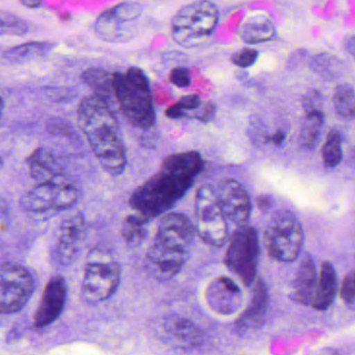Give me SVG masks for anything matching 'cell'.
<instances>
[{"label": "cell", "instance_id": "36", "mask_svg": "<svg viewBox=\"0 0 355 355\" xmlns=\"http://www.w3.org/2000/svg\"><path fill=\"white\" fill-rule=\"evenodd\" d=\"M169 80L174 86L178 88H187L190 86L191 80L190 72L188 68L186 67H176L170 72Z\"/></svg>", "mask_w": 355, "mask_h": 355}, {"label": "cell", "instance_id": "25", "mask_svg": "<svg viewBox=\"0 0 355 355\" xmlns=\"http://www.w3.org/2000/svg\"><path fill=\"white\" fill-rule=\"evenodd\" d=\"M149 221L150 220L138 213L126 216L120 230V234L124 242L132 247L140 246L148 236L147 225Z\"/></svg>", "mask_w": 355, "mask_h": 355}, {"label": "cell", "instance_id": "10", "mask_svg": "<svg viewBox=\"0 0 355 355\" xmlns=\"http://www.w3.org/2000/svg\"><path fill=\"white\" fill-rule=\"evenodd\" d=\"M142 12L140 3L124 1L98 16L94 32L105 42H126L134 37Z\"/></svg>", "mask_w": 355, "mask_h": 355}, {"label": "cell", "instance_id": "24", "mask_svg": "<svg viewBox=\"0 0 355 355\" xmlns=\"http://www.w3.org/2000/svg\"><path fill=\"white\" fill-rule=\"evenodd\" d=\"M55 46V44L49 42H28L8 49L3 53V59L8 63L15 64V65L30 63L46 57Z\"/></svg>", "mask_w": 355, "mask_h": 355}, {"label": "cell", "instance_id": "4", "mask_svg": "<svg viewBox=\"0 0 355 355\" xmlns=\"http://www.w3.org/2000/svg\"><path fill=\"white\" fill-rule=\"evenodd\" d=\"M82 196L80 184L68 173L38 182L20 199L24 213L37 220H47L71 209Z\"/></svg>", "mask_w": 355, "mask_h": 355}, {"label": "cell", "instance_id": "16", "mask_svg": "<svg viewBox=\"0 0 355 355\" xmlns=\"http://www.w3.org/2000/svg\"><path fill=\"white\" fill-rule=\"evenodd\" d=\"M218 198L228 222L236 226L244 225L251 215L250 197L242 184L234 180H224L218 184Z\"/></svg>", "mask_w": 355, "mask_h": 355}, {"label": "cell", "instance_id": "26", "mask_svg": "<svg viewBox=\"0 0 355 355\" xmlns=\"http://www.w3.org/2000/svg\"><path fill=\"white\" fill-rule=\"evenodd\" d=\"M83 82L92 89L93 92L97 96L105 99L109 103L113 97H115V92L113 88V76H110L107 71L101 69H87L83 72Z\"/></svg>", "mask_w": 355, "mask_h": 355}, {"label": "cell", "instance_id": "11", "mask_svg": "<svg viewBox=\"0 0 355 355\" xmlns=\"http://www.w3.org/2000/svg\"><path fill=\"white\" fill-rule=\"evenodd\" d=\"M0 309L3 315H13L21 311L35 291L32 273L19 263L6 261L1 265Z\"/></svg>", "mask_w": 355, "mask_h": 355}, {"label": "cell", "instance_id": "42", "mask_svg": "<svg viewBox=\"0 0 355 355\" xmlns=\"http://www.w3.org/2000/svg\"><path fill=\"white\" fill-rule=\"evenodd\" d=\"M351 274H352L353 278H354V280H355V270Z\"/></svg>", "mask_w": 355, "mask_h": 355}, {"label": "cell", "instance_id": "38", "mask_svg": "<svg viewBox=\"0 0 355 355\" xmlns=\"http://www.w3.org/2000/svg\"><path fill=\"white\" fill-rule=\"evenodd\" d=\"M284 140H286V134L282 132H277L271 136L266 137L267 142L273 143L275 145H282Z\"/></svg>", "mask_w": 355, "mask_h": 355}, {"label": "cell", "instance_id": "28", "mask_svg": "<svg viewBox=\"0 0 355 355\" xmlns=\"http://www.w3.org/2000/svg\"><path fill=\"white\" fill-rule=\"evenodd\" d=\"M311 68L325 80H336L343 72L342 62L328 53H320L313 57L311 61Z\"/></svg>", "mask_w": 355, "mask_h": 355}, {"label": "cell", "instance_id": "6", "mask_svg": "<svg viewBox=\"0 0 355 355\" xmlns=\"http://www.w3.org/2000/svg\"><path fill=\"white\" fill-rule=\"evenodd\" d=\"M121 282V266L117 259L103 249H95L89 255L84 269L82 296L90 304H98L111 298Z\"/></svg>", "mask_w": 355, "mask_h": 355}, {"label": "cell", "instance_id": "15", "mask_svg": "<svg viewBox=\"0 0 355 355\" xmlns=\"http://www.w3.org/2000/svg\"><path fill=\"white\" fill-rule=\"evenodd\" d=\"M207 306L220 315H234L243 304V293L238 284L226 276L213 278L205 293Z\"/></svg>", "mask_w": 355, "mask_h": 355}, {"label": "cell", "instance_id": "31", "mask_svg": "<svg viewBox=\"0 0 355 355\" xmlns=\"http://www.w3.org/2000/svg\"><path fill=\"white\" fill-rule=\"evenodd\" d=\"M201 107V99L198 95L191 94L182 97L178 103H174L171 107L166 110V116L170 119H182V118H190L191 112L197 113ZM194 117V119H195Z\"/></svg>", "mask_w": 355, "mask_h": 355}, {"label": "cell", "instance_id": "18", "mask_svg": "<svg viewBox=\"0 0 355 355\" xmlns=\"http://www.w3.org/2000/svg\"><path fill=\"white\" fill-rule=\"evenodd\" d=\"M164 331L170 343L180 348H197L203 342L200 328L187 318L171 315L164 322Z\"/></svg>", "mask_w": 355, "mask_h": 355}, {"label": "cell", "instance_id": "37", "mask_svg": "<svg viewBox=\"0 0 355 355\" xmlns=\"http://www.w3.org/2000/svg\"><path fill=\"white\" fill-rule=\"evenodd\" d=\"M215 105H213V103H207L205 107H200L195 119L199 120V121L201 122H209L215 117Z\"/></svg>", "mask_w": 355, "mask_h": 355}, {"label": "cell", "instance_id": "1", "mask_svg": "<svg viewBox=\"0 0 355 355\" xmlns=\"http://www.w3.org/2000/svg\"><path fill=\"white\" fill-rule=\"evenodd\" d=\"M205 165L197 151L168 155L159 171L130 195V209L148 220L165 215L192 188Z\"/></svg>", "mask_w": 355, "mask_h": 355}, {"label": "cell", "instance_id": "35", "mask_svg": "<svg viewBox=\"0 0 355 355\" xmlns=\"http://www.w3.org/2000/svg\"><path fill=\"white\" fill-rule=\"evenodd\" d=\"M340 297L349 306H355V280L352 274L345 277L340 288Z\"/></svg>", "mask_w": 355, "mask_h": 355}, {"label": "cell", "instance_id": "39", "mask_svg": "<svg viewBox=\"0 0 355 355\" xmlns=\"http://www.w3.org/2000/svg\"><path fill=\"white\" fill-rule=\"evenodd\" d=\"M257 205L261 211H267L272 207V199L270 198V196H265V195L259 196L257 199Z\"/></svg>", "mask_w": 355, "mask_h": 355}, {"label": "cell", "instance_id": "40", "mask_svg": "<svg viewBox=\"0 0 355 355\" xmlns=\"http://www.w3.org/2000/svg\"><path fill=\"white\" fill-rule=\"evenodd\" d=\"M24 7L30 8V9H36L41 6V0H20Z\"/></svg>", "mask_w": 355, "mask_h": 355}, {"label": "cell", "instance_id": "41", "mask_svg": "<svg viewBox=\"0 0 355 355\" xmlns=\"http://www.w3.org/2000/svg\"><path fill=\"white\" fill-rule=\"evenodd\" d=\"M347 49H348L350 55L355 58V36L349 39L348 42H347Z\"/></svg>", "mask_w": 355, "mask_h": 355}, {"label": "cell", "instance_id": "32", "mask_svg": "<svg viewBox=\"0 0 355 355\" xmlns=\"http://www.w3.org/2000/svg\"><path fill=\"white\" fill-rule=\"evenodd\" d=\"M1 36H24L30 31L28 22L13 14L1 13Z\"/></svg>", "mask_w": 355, "mask_h": 355}, {"label": "cell", "instance_id": "19", "mask_svg": "<svg viewBox=\"0 0 355 355\" xmlns=\"http://www.w3.org/2000/svg\"><path fill=\"white\" fill-rule=\"evenodd\" d=\"M317 270L315 261L309 255L301 259L293 282L291 298L301 305H311L317 284Z\"/></svg>", "mask_w": 355, "mask_h": 355}, {"label": "cell", "instance_id": "14", "mask_svg": "<svg viewBox=\"0 0 355 355\" xmlns=\"http://www.w3.org/2000/svg\"><path fill=\"white\" fill-rule=\"evenodd\" d=\"M67 284L62 275H55L49 280L42 293L34 317L37 329H44L55 323L63 313L67 301Z\"/></svg>", "mask_w": 355, "mask_h": 355}, {"label": "cell", "instance_id": "30", "mask_svg": "<svg viewBox=\"0 0 355 355\" xmlns=\"http://www.w3.org/2000/svg\"><path fill=\"white\" fill-rule=\"evenodd\" d=\"M342 143V135L338 130H331L326 137L322 148V159L326 167L334 168L340 165L343 159Z\"/></svg>", "mask_w": 355, "mask_h": 355}, {"label": "cell", "instance_id": "21", "mask_svg": "<svg viewBox=\"0 0 355 355\" xmlns=\"http://www.w3.org/2000/svg\"><path fill=\"white\" fill-rule=\"evenodd\" d=\"M26 163L31 178L37 182H46L65 173L57 155L45 147L35 149L26 159Z\"/></svg>", "mask_w": 355, "mask_h": 355}, {"label": "cell", "instance_id": "9", "mask_svg": "<svg viewBox=\"0 0 355 355\" xmlns=\"http://www.w3.org/2000/svg\"><path fill=\"white\" fill-rule=\"evenodd\" d=\"M259 254L261 247L257 230L244 224L238 226L230 236L224 263L244 286H250L257 279Z\"/></svg>", "mask_w": 355, "mask_h": 355}, {"label": "cell", "instance_id": "43", "mask_svg": "<svg viewBox=\"0 0 355 355\" xmlns=\"http://www.w3.org/2000/svg\"><path fill=\"white\" fill-rule=\"evenodd\" d=\"M354 162H355V153H354Z\"/></svg>", "mask_w": 355, "mask_h": 355}, {"label": "cell", "instance_id": "5", "mask_svg": "<svg viewBox=\"0 0 355 355\" xmlns=\"http://www.w3.org/2000/svg\"><path fill=\"white\" fill-rule=\"evenodd\" d=\"M219 11L209 0H197L182 7L171 22L172 39L184 49H195L215 32Z\"/></svg>", "mask_w": 355, "mask_h": 355}, {"label": "cell", "instance_id": "7", "mask_svg": "<svg viewBox=\"0 0 355 355\" xmlns=\"http://www.w3.org/2000/svg\"><path fill=\"white\" fill-rule=\"evenodd\" d=\"M195 228L205 244L221 247L230 240L228 220L218 198L217 189L203 184L195 194Z\"/></svg>", "mask_w": 355, "mask_h": 355}, {"label": "cell", "instance_id": "22", "mask_svg": "<svg viewBox=\"0 0 355 355\" xmlns=\"http://www.w3.org/2000/svg\"><path fill=\"white\" fill-rule=\"evenodd\" d=\"M338 290V280L336 269L331 263L324 261L315 284L311 306L320 311L329 309L336 300Z\"/></svg>", "mask_w": 355, "mask_h": 355}, {"label": "cell", "instance_id": "3", "mask_svg": "<svg viewBox=\"0 0 355 355\" xmlns=\"http://www.w3.org/2000/svg\"><path fill=\"white\" fill-rule=\"evenodd\" d=\"M113 88L118 107L130 125L143 130L155 126L150 85L142 70L130 67L125 73L116 72L113 74Z\"/></svg>", "mask_w": 355, "mask_h": 355}, {"label": "cell", "instance_id": "27", "mask_svg": "<svg viewBox=\"0 0 355 355\" xmlns=\"http://www.w3.org/2000/svg\"><path fill=\"white\" fill-rule=\"evenodd\" d=\"M324 116L319 113L307 114L303 120L299 134V142L305 149H315L319 142L320 135L323 128Z\"/></svg>", "mask_w": 355, "mask_h": 355}, {"label": "cell", "instance_id": "20", "mask_svg": "<svg viewBox=\"0 0 355 355\" xmlns=\"http://www.w3.org/2000/svg\"><path fill=\"white\" fill-rule=\"evenodd\" d=\"M269 304V293L263 280H257L252 291L250 302L244 313L239 318L236 327L239 330L253 329L259 327L265 321Z\"/></svg>", "mask_w": 355, "mask_h": 355}, {"label": "cell", "instance_id": "34", "mask_svg": "<svg viewBox=\"0 0 355 355\" xmlns=\"http://www.w3.org/2000/svg\"><path fill=\"white\" fill-rule=\"evenodd\" d=\"M257 58H259V53L257 51L244 49L232 55V62L238 67L248 68L257 62Z\"/></svg>", "mask_w": 355, "mask_h": 355}, {"label": "cell", "instance_id": "12", "mask_svg": "<svg viewBox=\"0 0 355 355\" xmlns=\"http://www.w3.org/2000/svg\"><path fill=\"white\" fill-rule=\"evenodd\" d=\"M86 234L87 222L83 214H73L64 219L51 250L53 263L60 267L70 265L78 257Z\"/></svg>", "mask_w": 355, "mask_h": 355}, {"label": "cell", "instance_id": "17", "mask_svg": "<svg viewBox=\"0 0 355 355\" xmlns=\"http://www.w3.org/2000/svg\"><path fill=\"white\" fill-rule=\"evenodd\" d=\"M196 228L191 220L182 213H167L162 216L153 240L191 250Z\"/></svg>", "mask_w": 355, "mask_h": 355}, {"label": "cell", "instance_id": "23", "mask_svg": "<svg viewBox=\"0 0 355 355\" xmlns=\"http://www.w3.org/2000/svg\"><path fill=\"white\" fill-rule=\"evenodd\" d=\"M275 37L276 28L273 21L265 14L248 18L241 28V38L248 44L268 42Z\"/></svg>", "mask_w": 355, "mask_h": 355}, {"label": "cell", "instance_id": "33", "mask_svg": "<svg viewBox=\"0 0 355 355\" xmlns=\"http://www.w3.org/2000/svg\"><path fill=\"white\" fill-rule=\"evenodd\" d=\"M323 96L317 90H309L302 98V107L305 114L319 113L322 112Z\"/></svg>", "mask_w": 355, "mask_h": 355}, {"label": "cell", "instance_id": "2", "mask_svg": "<svg viewBox=\"0 0 355 355\" xmlns=\"http://www.w3.org/2000/svg\"><path fill=\"white\" fill-rule=\"evenodd\" d=\"M78 125L101 168L110 175H121L128 165V155L119 121L109 103L95 94L83 99L78 105Z\"/></svg>", "mask_w": 355, "mask_h": 355}, {"label": "cell", "instance_id": "13", "mask_svg": "<svg viewBox=\"0 0 355 355\" xmlns=\"http://www.w3.org/2000/svg\"><path fill=\"white\" fill-rule=\"evenodd\" d=\"M190 251L153 241L146 252V267L151 275L159 280L172 279L186 265Z\"/></svg>", "mask_w": 355, "mask_h": 355}, {"label": "cell", "instance_id": "8", "mask_svg": "<svg viewBox=\"0 0 355 355\" xmlns=\"http://www.w3.org/2000/svg\"><path fill=\"white\" fill-rule=\"evenodd\" d=\"M263 238L268 254L276 261L288 263L300 254L304 236L296 216L284 209L270 219Z\"/></svg>", "mask_w": 355, "mask_h": 355}, {"label": "cell", "instance_id": "29", "mask_svg": "<svg viewBox=\"0 0 355 355\" xmlns=\"http://www.w3.org/2000/svg\"><path fill=\"white\" fill-rule=\"evenodd\" d=\"M334 105L336 113L344 119H351L354 117V89L348 84H342L336 87L334 93Z\"/></svg>", "mask_w": 355, "mask_h": 355}]
</instances>
